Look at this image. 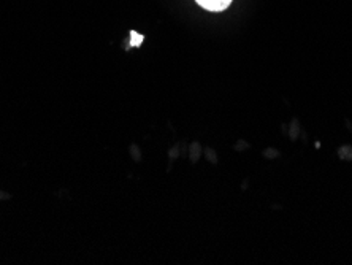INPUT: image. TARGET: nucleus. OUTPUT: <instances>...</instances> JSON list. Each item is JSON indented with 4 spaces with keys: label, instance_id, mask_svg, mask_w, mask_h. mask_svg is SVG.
I'll use <instances>...</instances> for the list:
<instances>
[{
    "label": "nucleus",
    "instance_id": "f257e3e1",
    "mask_svg": "<svg viewBox=\"0 0 352 265\" xmlns=\"http://www.w3.org/2000/svg\"><path fill=\"white\" fill-rule=\"evenodd\" d=\"M195 2L208 12H224L226 8H229L232 0H195Z\"/></svg>",
    "mask_w": 352,
    "mask_h": 265
},
{
    "label": "nucleus",
    "instance_id": "f03ea898",
    "mask_svg": "<svg viewBox=\"0 0 352 265\" xmlns=\"http://www.w3.org/2000/svg\"><path fill=\"white\" fill-rule=\"evenodd\" d=\"M131 35H132L131 46H140V43L143 41V35H138L137 32H131Z\"/></svg>",
    "mask_w": 352,
    "mask_h": 265
}]
</instances>
